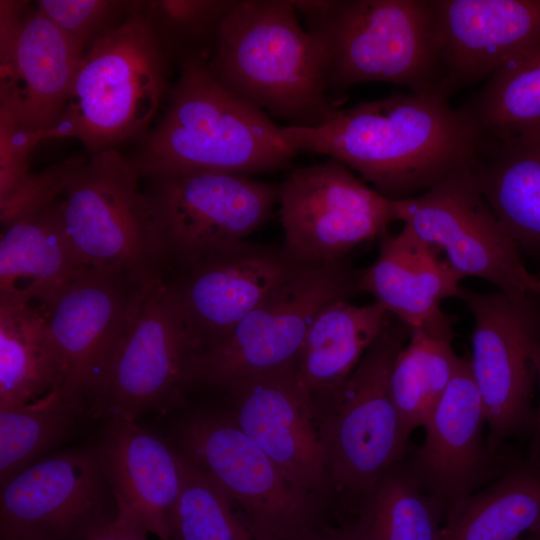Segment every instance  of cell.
<instances>
[{"mask_svg":"<svg viewBox=\"0 0 540 540\" xmlns=\"http://www.w3.org/2000/svg\"><path fill=\"white\" fill-rule=\"evenodd\" d=\"M440 93L394 94L339 108L325 124L283 126L297 153L337 159L391 200L417 196L472 163L479 136Z\"/></svg>","mask_w":540,"mask_h":540,"instance_id":"6da1fadb","label":"cell"},{"mask_svg":"<svg viewBox=\"0 0 540 540\" xmlns=\"http://www.w3.org/2000/svg\"><path fill=\"white\" fill-rule=\"evenodd\" d=\"M208 53L185 56L166 110L131 160L142 176L218 171L244 176L288 167L283 126L226 88Z\"/></svg>","mask_w":540,"mask_h":540,"instance_id":"7a4b0ae2","label":"cell"},{"mask_svg":"<svg viewBox=\"0 0 540 540\" xmlns=\"http://www.w3.org/2000/svg\"><path fill=\"white\" fill-rule=\"evenodd\" d=\"M214 38L207 59L213 75L268 115L313 128L338 111L320 45L291 0H237Z\"/></svg>","mask_w":540,"mask_h":540,"instance_id":"3957f363","label":"cell"},{"mask_svg":"<svg viewBox=\"0 0 540 540\" xmlns=\"http://www.w3.org/2000/svg\"><path fill=\"white\" fill-rule=\"evenodd\" d=\"M322 50L328 94L385 82L411 93L444 89L434 0H291Z\"/></svg>","mask_w":540,"mask_h":540,"instance_id":"277c9868","label":"cell"},{"mask_svg":"<svg viewBox=\"0 0 540 540\" xmlns=\"http://www.w3.org/2000/svg\"><path fill=\"white\" fill-rule=\"evenodd\" d=\"M166 89V61L151 21L132 12L81 56L65 111L47 139L80 140L96 154L146 128Z\"/></svg>","mask_w":540,"mask_h":540,"instance_id":"5b68a950","label":"cell"},{"mask_svg":"<svg viewBox=\"0 0 540 540\" xmlns=\"http://www.w3.org/2000/svg\"><path fill=\"white\" fill-rule=\"evenodd\" d=\"M201 350L163 274L148 284L128 326L83 400L92 417L136 421L164 412L194 383Z\"/></svg>","mask_w":540,"mask_h":540,"instance_id":"8992f818","label":"cell"},{"mask_svg":"<svg viewBox=\"0 0 540 540\" xmlns=\"http://www.w3.org/2000/svg\"><path fill=\"white\" fill-rule=\"evenodd\" d=\"M409 337L410 329L391 319L344 382L314 398L326 401L318 427L328 474L361 497L398 464L407 447L390 375Z\"/></svg>","mask_w":540,"mask_h":540,"instance_id":"52a82bcc","label":"cell"},{"mask_svg":"<svg viewBox=\"0 0 540 540\" xmlns=\"http://www.w3.org/2000/svg\"><path fill=\"white\" fill-rule=\"evenodd\" d=\"M142 175L115 148L81 159L59 199L64 232L85 269L162 274Z\"/></svg>","mask_w":540,"mask_h":540,"instance_id":"ba28073f","label":"cell"},{"mask_svg":"<svg viewBox=\"0 0 540 540\" xmlns=\"http://www.w3.org/2000/svg\"><path fill=\"white\" fill-rule=\"evenodd\" d=\"M145 192L162 271L227 249L263 225L279 203V184L196 171L146 177Z\"/></svg>","mask_w":540,"mask_h":540,"instance_id":"9c48e42d","label":"cell"},{"mask_svg":"<svg viewBox=\"0 0 540 540\" xmlns=\"http://www.w3.org/2000/svg\"><path fill=\"white\" fill-rule=\"evenodd\" d=\"M359 275L345 260L301 267L199 356L194 383L229 390L293 364L319 312L360 292Z\"/></svg>","mask_w":540,"mask_h":540,"instance_id":"30bf717a","label":"cell"},{"mask_svg":"<svg viewBox=\"0 0 540 540\" xmlns=\"http://www.w3.org/2000/svg\"><path fill=\"white\" fill-rule=\"evenodd\" d=\"M279 205L282 249L301 266L343 261L397 221L395 200L334 158L289 173L279 184Z\"/></svg>","mask_w":540,"mask_h":540,"instance_id":"8fae6325","label":"cell"},{"mask_svg":"<svg viewBox=\"0 0 540 540\" xmlns=\"http://www.w3.org/2000/svg\"><path fill=\"white\" fill-rule=\"evenodd\" d=\"M470 165L417 196L395 200L397 221L443 251L463 279L488 281L514 303L525 305L537 276L527 270L518 246L480 192Z\"/></svg>","mask_w":540,"mask_h":540,"instance_id":"7c38bea8","label":"cell"},{"mask_svg":"<svg viewBox=\"0 0 540 540\" xmlns=\"http://www.w3.org/2000/svg\"><path fill=\"white\" fill-rule=\"evenodd\" d=\"M180 451L205 472L270 540H304L316 507L230 416L183 422Z\"/></svg>","mask_w":540,"mask_h":540,"instance_id":"4fadbf2b","label":"cell"},{"mask_svg":"<svg viewBox=\"0 0 540 540\" xmlns=\"http://www.w3.org/2000/svg\"><path fill=\"white\" fill-rule=\"evenodd\" d=\"M472 314L470 368L489 428L491 451L508 437L532 430L531 400L539 344L529 304L518 305L501 291L478 293L461 288Z\"/></svg>","mask_w":540,"mask_h":540,"instance_id":"5bb4252c","label":"cell"},{"mask_svg":"<svg viewBox=\"0 0 540 540\" xmlns=\"http://www.w3.org/2000/svg\"><path fill=\"white\" fill-rule=\"evenodd\" d=\"M1 1L0 124L38 144L61 119L83 53L48 18Z\"/></svg>","mask_w":540,"mask_h":540,"instance_id":"9a60e30c","label":"cell"},{"mask_svg":"<svg viewBox=\"0 0 540 540\" xmlns=\"http://www.w3.org/2000/svg\"><path fill=\"white\" fill-rule=\"evenodd\" d=\"M111 493L97 452H62L1 485V540H82L101 522Z\"/></svg>","mask_w":540,"mask_h":540,"instance_id":"2e32d148","label":"cell"},{"mask_svg":"<svg viewBox=\"0 0 540 540\" xmlns=\"http://www.w3.org/2000/svg\"><path fill=\"white\" fill-rule=\"evenodd\" d=\"M156 276L86 269L42 307L62 359L58 391L64 398L83 407L85 396Z\"/></svg>","mask_w":540,"mask_h":540,"instance_id":"e0dca14e","label":"cell"},{"mask_svg":"<svg viewBox=\"0 0 540 540\" xmlns=\"http://www.w3.org/2000/svg\"><path fill=\"white\" fill-rule=\"evenodd\" d=\"M301 267L282 247L243 241L181 267L168 282L202 354Z\"/></svg>","mask_w":540,"mask_h":540,"instance_id":"ac0fdd59","label":"cell"},{"mask_svg":"<svg viewBox=\"0 0 540 540\" xmlns=\"http://www.w3.org/2000/svg\"><path fill=\"white\" fill-rule=\"evenodd\" d=\"M486 417L469 358L460 357L444 394L423 427L425 439L407 463L418 485L446 511L511 465L489 449Z\"/></svg>","mask_w":540,"mask_h":540,"instance_id":"d6986e66","label":"cell"},{"mask_svg":"<svg viewBox=\"0 0 540 540\" xmlns=\"http://www.w3.org/2000/svg\"><path fill=\"white\" fill-rule=\"evenodd\" d=\"M229 415L300 489L312 494L328 474L314 399L294 363L230 388Z\"/></svg>","mask_w":540,"mask_h":540,"instance_id":"ffe728a7","label":"cell"},{"mask_svg":"<svg viewBox=\"0 0 540 540\" xmlns=\"http://www.w3.org/2000/svg\"><path fill=\"white\" fill-rule=\"evenodd\" d=\"M447 94L540 45V0H434Z\"/></svg>","mask_w":540,"mask_h":540,"instance_id":"44dd1931","label":"cell"},{"mask_svg":"<svg viewBox=\"0 0 540 540\" xmlns=\"http://www.w3.org/2000/svg\"><path fill=\"white\" fill-rule=\"evenodd\" d=\"M97 453L116 511L170 540L182 481L180 451L136 421L108 418Z\"/></svg>","mask_w":540,"mask_h":540,"instance_id":"7402d4cb","label":"cell"},{"mask_svg":"<svg viewBox=\"0 0 540 540\" xmlns=\"http://www.w3.org/2000/svg\"><path fill=\"white\" fill-rule=\"evenodd\" d=\"M463 277L408 225L380 239L375 261L360 270L359 290L371 294L410 332H453L442 302L459 297Z\"/></svg>","mask_w":540,"mask_h":540,"instance_id":"603a6c76","label":"cell"},{"mask_svg":"<svg viewBox=\"0 0 540 540\" xmlns=\"http://www.w3.org/2000/svg\"><path fill=\"white\" fill-rule=\"evenodd\" d=\"M470 168L519 250L540 259V132L480 138Z\"/></svg>","mask_w":540,"mask_h":540,"instance_id":"cb8c5ba5","label":"cell"},{"mask_svg":"<svg viewBox=\"0 0 540 540\" xmlns=\"http://www.w3.org/2000/svg\"><path fill=\"white\" fill-rule=\"evenodd\" d=\"M84 270L66 238L59 199L2 227L0 293L45 307Z\"/></svg>","mask_w":540,"mask_h":540,"instance_id":"d4e9b609","label":"cell"},{"mask_svg":"<svg viewBox=\"0 0 540 540\" xmlns=\"http://www.w3.org/2000/svg\"><path fill=\"white\" fill-rule=\"evenodd\" d=\"M62 359L43 308L0 293V407L35 402L58 390Z\"/></svg>","mask_w":540,"mask_h":540,"instance_id":"484cf974","label":"cell"},{"mask_svg":"<svg viewBox=\"0 0 540 540\" xmlns=\"http://www.w3.org/2000/svg\"><path fill=\"white\" fill-rule=\"evenodd\" d=\"M349 300L319 312L294 362L299 385L313 399L344 382L393 317L376 301L359 306Z\"/></svg>","mask_w":540,"mask_h":540,"instance_id":"4316f807","label":"cell"},{"mask_svg":"<svg viewBox=\"0 0 540 540\" xmlns=\"http://www.w3.org/2000/svg\"><path fill=\"white\" fill-rule=\"evenodd\" d=\"M440 540H516L540 528V461L512 463L445 513Z\"/></svg>","mask_w":540,"mask_h":540,"instance_id":"83f0119b","label":"cell"},{"mask_svg":"<svg viewBox=\"0 0 540 540\" xmlns=\"http://www.w3.org/2000/svg\"><path fill=\"white\" fill-rule=\"evenodd\" d=\"M459 109L480 138L540 132V45L501 66Z\"/></svg>","mask_w":540,"mask_h":540,"instance_id":"f1b7e54d","label":"cell"},{"mask_svg":"<svg viewBox=\"0 0 540 540\" xmlns=\"http://www.w3.org/2000/svg\"><path fill=\"white\" fill-rule=\"evenodd\" d=\"M452 339L453 332L412 331L396 356L390 388L407 441L423 427L454 376L460 357Z\"/></svg>","mask_w":540,"mask_h":540,"instance_id":"f546056e","label":"cell"},{"mask_svg":"<svg viewBox=\"0 0 540 540\" xmlns=\"http://www.w3.org/2000/svg\"><path fill=\"white\" fill-rule=\"evenodd\" d=\"M359 516L351 523L362 540H440L444 512L396 464L362 496Z\"/></svg>","mask_w":540,"mask_h":540,"instance_id":"4dcf8cb0","label":"cell"},{"mask_svg":"<svg viewBox=\"0 0 540 540\" xmlns=\"http://www.w3.org/2000/svg\"><path fill=\"white\" fill-rule=\"evenodd\" d=\"M180 454L182 481L170 540H270L236 511L237 504L205 472Z\"/></svg>","mask_w":540,"mask_h":540,"instance_id":"1f68e13d","label":"cell"},{"mask_svg":"<svg viewBox=\"0 0 540 540\" xmlns=\"http://www.w3.org/2000/svg\"><path fill=\"white\" fill-rule=\"evenodd\" d=\"M83 412L58 390L29 404L0 407L1 485L60 442Z\"/></svg>","mask_w":540,"mask_h":540,"instance_id":"d6a6232c","label":"cell"},{"mask_svg":"<svg viewBox=\"0 0 540 540\" xmlns=\"http://www.w3.org/2000/svg\"><path fill=\"white\" fill-rule=\"evenodd\" d=\"M126 3L102 0H41L38 12L58 27L83 53L105 31ZM113 27V26H112Z\"/></svg>","mask_w":540,"mask_h":540,"instance_id":"836d02e7","label":"cell"},{"mask_svg":"<svg viewBox=\"0 0 540 540\" xmlns=\"http://www.w3.org/2000/svg\"><path fill=\"white\" fill-rule=\"evenodd\" d=\"M235 1H161L157 7L177 30L198 37L218 25Z\"/></svg>","mask_w":540,"mask_h":540,"instance_id":"e575fe53","label":"cell"},{"mask_svg":"<svg viewBox=\"0 0 540 540\" xmlns=\"http://www.w3.org/2000/svg\"><path fill=\"white\" fill-rule=\"evenodd\" d=\"M149 533L126 514L116 511L92 528L82 540H147Z\"/></svg>","mask_w":540,"mask_h":540,"instance_id":"d590c367","label":"cell"},{"mask_svg":"<svg viewBox=\"0 0 540 540\" xmlns=\"http://www.w3.org/2000/svg\"><path fill=\"white\" fill-rule=\"evenodd\" d=\"M535 370L536 376L538 378L539 384V394H540V341L536 350L535 355ZM532 438L529 444L527 457L533 460L540 461V397L539 405L534 415V422L532 427Z\"/></svg>","mask_w":540,"mask_h":540,"instance_id":"8d00e7d4","label":"cell"},{"mask_svg":"<svg viewBox=\"0 0 540 540\" xmlns=\"http://www.w3.org/2000/svg\"><path fill=\"white\" fill-rule=\"evenodd\" d=\"M304 540H362L353 526L336 530H328L321 533H311Z\"/></svg>","mask_w":540,"mask_h":540,"instance_id":"74e56055","label":"cell"},{"mask_svg":"<svg viewBox=\"0 0 540 540\" xmlns=\"http://www.w3.org/2000/svg\"><path fill=\"white\" fill-rule=\"evenodd\" d=\"M532 294L540 296V276H537V279L532 287Z\"/></svg>","mask_w":540,"mask_h":540,"instance_id":"f35d334b","label":"cell"},{"mask_svg":"<svg viewBox=\"0 0 540 540\" xmlns=\"http://www.w3.org/2000/svg\"><path fill=\"white\" fill-rule=\"evenodd\" d=\"M529 538L531 540H540V528H538L536 531L530 533Z\"/></svg>","mask_w":540,"mask_h":540,"instance_id":"ab89813d","label":"cell"},{"mask_svg":"<svg viewBox=\"0 0 540 540\" xmlns=\"http://www.w3.org/2000/svg\"><path fill=\"white\" fill-rule=\"evenodd\" d=\"M516 540H531V539H530V538H528V539H521V538H518V539H516Z\"/></svg>","mask_w":540,"mask_h":540,"instance_id":"60d3db41","label":"cell"}]
</instances>
